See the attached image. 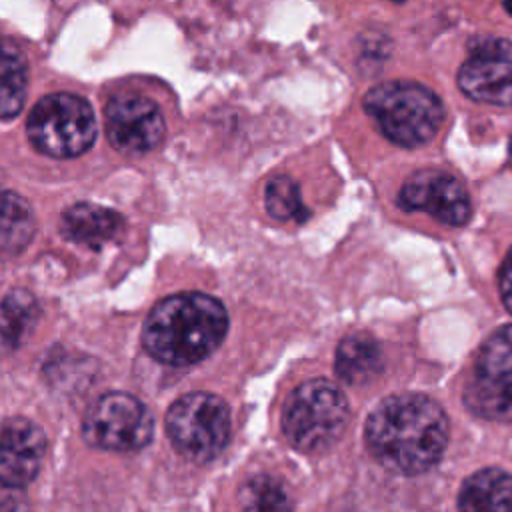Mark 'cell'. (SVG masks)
<instances>
[{"label": "cell", "mask_w": 512, "mask_h": 512, "mask_svg": "<svg viewBox=\"0 0 512 512\" xmlns=\"http://www.w3.org/2000/svg\"><path fill=\"white\" fill-rule=\"evenodd\" d=\"M364 436L368 450L384 468L420 474L444 454L448 418L440 404L424 394H394L372 410Z\"/></svg>", "instance_id": "cell-1"}, {"label": "cell", "mask_w": 512, "mask_h": 512, "mask_svg": "<svg viewBox=\"0 0 512 512\" xmlns=\"http://www.w3.org/2000/svg\"><path fill=\"white\" fill-rule=\"evenodd\" d=\"M228 330V314L220 300L182 292L160 300L142 328V342L150 356L164 364L186 366L210 356Z\"/></svg>", "instance_id": "cell-2"}, {"label": "cell", "mask_w": 512, "mask_h": 512, "mask_svg": "<svg viewBox=\"0 0 512 512\" xmlns=\"http://www.w3.org/2000/svg\"><path fill=\"white\" fill-rule=\"evenodd\" d=\"M362 106L390 142L406 148L432 140L444 122L440 98L408 80L376 84L364 94Z\"/></svg>", "instance_id": "cell-3"}, {"label": "cell", "mask_w": 512, "mask_h": 512, "mask_svg": "<svg viewBox=\"0 0 512 512\" xmlns=\"http://www.w3.org/2000/svg\"><path fill=\"white\" fill-rule=\"evenodd\" d=\"M348 416L350 408L342 390L330 380L314 378L288 396L282 430L296 450L322 452L342 436Z\"/></svg>", "instance_id": "cell-4"}, {"label": "cell", "mask_w": 512, "mask_h": 512, "mask_svg": "<svg viewBox=\"0 0 512 512\" xmlns=\"http://www.w3.org/2000/svg\"><path fill=\"white\" fill-rule=\"evenodd\" d=\"M166 432L184 458L200 464L210 462L230 440V410L216 394H184L168 408Z\"/></svg>", "instance_id": "cell-5"}, {"label": "cell", "mask_w": 512, "mask_h": 512, "mask_svg": "<svg viewBox=\"0 0 512 512\" xmlns=\"http://www.w3.org/2000/svg\"><path fill=\"white\" fill-rule=\"evenodd\" d=\"M28 138L46 156L72 158L92 146L96 116L90 104L76 94H48L28 116Z\"/></svg>", "instance_id": "cell-6"}, {"label": "cell", "mask_w": 512, "mask_h": 512, "mask_svg": "<svg viewBox=\"0 0 512 512\" xmlns=\"http://www.w3.org/2000/svg\"><path fill=\"white\" fill-rule=\"evenodd\" d=\"M464 404L486 420L512 422V324L494 330L480 346Z\"/></svg>", "instance_id": "cell-7"}, {"label": "cell", "mask_w": 512, "mask_h": 512, "mask_svg": "<svg viewBox=\"0 0 512 512\" xmlns=\"http://www.w3.org/2000/svg\"><path fill=\"white\" fill-rule=\"evenodd\" d=\"M154 430L150 410L142 400L126 392H108L100 396L86 412L82 432L84 440L102 450L134 452L144 448Z\"/></svg>", "instance_id": "cell-8"}, {"label": "cell", "mask_w": 512, "mask_h": 512, "mask_svg": "<svg viewBox=\"0 0 512 512\" xmlns=\"http://www.w3.org/2000/svg\"><path fill=\"white\" fill-rule=\"evenodd\" d=\"M460 90L484 104H512V42L488 38L476 44L458 70Z\"/></svg>", "instance_id": "cell-9"}, {"label": "cell", "mask_w": 512, "mask_h": 512, "mask_svg": "<svg viewBox=\"0 0 512 512\" xmlns=\"http://www.w3.org/2000/svg\"><path fill=\"white\" fill-rule=\"evenodd\" d=\"M104 118L110 144L124 154L150 152L166 134L160 108L150 98L138 94L110 98Z\"/></svg>", "instance_id": "cell-10"}, {"label": "cell", "mask_w": 512, "mask_h": 512, "mask_svg": "<svg viewBox=\"0 0 512 512\" xmlns=\"http://www.w3.org/2000/svg\"><path fill=\"white\" fill-rule=\"evenodd\" d=\"M398 206L408 212H426L448 226H464L472 214L464 184L456 176L440 170L412 174L398 192Z\"/></svg>", "instance_id": "cell-11"}, {"label": "cell", "mask_w": 512, "mask_h": 512, "mask_svg": "<svg viewBox=\"0 0 512 512\" xmlns=\"http://www.w3.org/2000/svg\"><path fill=\"white\" fill-rule=\"evenodd\" d=\"M46 454V436L38 424L16 416L0 426V486L30 484Z\"/></svg>", "instance_id": "cell-12"}, {"label": "cell", "mask_w": 512, "mask_h": 512, "mask_svg": "<svg viewBox=\"0 0 512 512\" xmlns=\"http://www.w3.org/2000/svg\"><path fill=\"white\" fill-rule=\"evenodd\" d=\"M124 218L104 206L78 202L62 214V234L76 244L88 248H102L114 240L122 230Z\"/></svg>", "instance_id": "cell-13"}, {"label": "cell", "mask_w": 512, "mask_h": 512, "mask_svg": "<svg viewBox=\"0 0 512 512\" xmlns=\"http://www.w3.org/2000/svg\"><path fill=\"white\" fill-rule=\"evenodd\" d=\"M384 358L378 342L370 334H350L340 340L334 358L338 378L350 386H362L380 376Z\"/></svg>", "instance_id": "cell-14"}, {"label": "cell", "mask_w": 512, "mask_h": 512, "mask_svg": "<svg viewBox=\"0 0 512 512\" xmlns=\"http://www.w3.org/2000/svg\"><path fill=\"white\" fill-rule=\"evenodd\" d=\"M460 512H512V474L486 468L470 478L458 494Z\"/></svg>", "instance_id": "cell-15"}, {"label": "cell", "mask_w": 512, "mask_h": 512, "mask_svg": "<svg viewBox=\"0 0 512 512\" xmlns=\"http://www.w3.org/2000/svg\"><path fill=\"white\" fill-rule=\"evenodd\" d=\"M36 220L30 204L16 192L0 190V258H14L30 244Z\"/></svg>", "instance_id": "cell-16"}, {"label": "cell", "mask_w": 512, "mask_h": 512, "mask_svg": "<svg viewBox=\"0 0 512 512\" xmlns=\"http://www.w3.org/2000/svg\"><path fill=\"white\" fill-rule=\"evenodd\" d=\"M38 312V302L28 290L8 292L0 302V350H16L36 324Z\"/></svg>", "instance_id": "cell-17"}, {"label": "cell", "mask_w": 512, "mask_h": 512, "mask_svg": "<svg viewBox=\"0 0 512 512\" xmlns=\"http://www.w3.org/2000/svg\"><path fill=\"white\" fill-rule=\"evenodd\" d=\"M28 66L24 54L8 40H0V120L20 112L26 96Z\"/></svg>", "instance_id": "cell-18"}, {"label": "cell", "mask_w": 512, "mask_h": 512, "mask_svg": "<svg viewBox=\"0 0 512 512\" xmlns=\"http://www.w3.org/2000/svg\"><path fill=\"white\" fill-rule=\"evenodd\" d=\"M242 512H292V498L286 486L270 476H252L240 490Z\"/></svg>", "instance_id": "cell-19"}, {"label": "cell", "mask_w": 512, "mask_h": 512, "mask_svg": "<svg viewBox=\"0 0 512 512\" xmlns=\"http://www.w3.org/2000/svg\"><path fill=\"white\" fill-rule=\"evenodd\" d=\"M264 204L276 220H298L302 222L308 212L300 198V188L290 176H274L268 180L264 190Z\"/></svg>", "instance_id": "cell-20"}, {"label": "cell", "mask_w": 512, "mask_h": 512, "mask_svg": "<svg viewBox=\"0 0 512 512\" xmlns=\"http://www.w3.org/2000/svg\"><path fill=\"white\" fill-rule=\"evenodd\" d=\"M498 288H500V298H502L506 310L512 312V248L508 250V254L500 266Z\"/></svg>", "instance_id": "cell-21"}, {"label": "cell", "mask_w": 512, "mask_h": 512, "mask_svg": "<svg viewBox=\"0 0 512 512\" xmlns=\"http://www.w3.org/2000/svg\"><path fill=\"white\" fill-rule=\"evenodd\" d=\"M508 162L512 166V138H510V146H508Z\"/></svg>", "instance_id": "cell-22"}, {"label": "cell", "mask_w": 512, "mask_h": 512, "mask_svg": "<svg viewBox=\"0 0 512 512\" xmlns=\"http://www.w3.org/2000/svg\"><path fill=\"white\" fill-rule=\"evenodd\" d=\"M504 8H506V10L512 14V2H506V4H504Z\"/></svg>", "instance_id": "cell-23"}]
</instances>
